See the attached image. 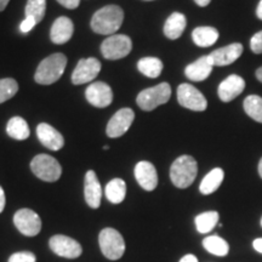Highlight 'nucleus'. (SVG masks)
<instances>
[{
  "label": "nucleus",
  "instance_id": "39",
  "mask_svg": "<svg viewBox=\"0 0 262 262\" xmlns=\"http://www.w3.org/2000/svg\"><path fill=\"white\" fill-rule=\"evenodd\" d=\"M195 4L198 6H202V8H205V6H208L210 4L211 0H194Z\"/></svg>",
  "mask_w": 262,
  "mask_h": 262
},
{
  "label": "nucleus",
  "instance_id": "32",
  "mask_svg": "<svg viewBox=\"0 0 262 262\" xmlns=\"http://www.w3.org/2000/svg\"><path fill=\"white\" fill-rule=\"evenodd\" d=\"M37 257L31 251H21V253L12 254L9 258V262H35Z\"/></svg>",
  "mask_w": 262,
  "mask_h": 262
},
{
  "label": "nucleus",
  "instance_id": "16",
  "mask_svg": "<svg viewBox=\"0 0 262 262\" xmlns=\"http://www.w3.org/2000/svg\"><path fill=\"white\" fill-rule=\"evenodd\" d=\"M243 51L244 48L241 42H233V44H229L227 47L212 51L209 55V57H210L212 64L222 67V66L232 64L233 62L237 61L242 56Z\"/></svg>",
  "mask_w": 262,
  "mask_h": 262
},
{
  "label": "nucleus",
  "instance_id": "14",
  "mask_svg": "<svg viewBox=\"0 0 262 262\" xmlns=\"http://www.w3.org/2000/svg\"><path fill=\"white\" fill-rule=\"evenodd\" d=\"M245 89V80L237 74L228 75L222 83L219 85V97L222 102L227 103L238 97Z\"/></svg>",
  "mask_w": 262,
  "mask_h": 262
},
{
  "label": "nucleus",
  "instance_id": "25",
  "mask_svg": "<svg viewBox=\"0 0 262 262\" xmlns=\"http://www.w3.org/2000/svg\"><path fill=\"white\" fill-rule=\"evenodd\" d=\"M106 196L107 199L113 204H119L125 199L126 185L122 179H113L106 186Z\"/></svg>",
  "mask_w": 262,
  "mask_h": 262
},
{
  "label": "nucleus",
  "instance_id": "41",
  "mask_svg": "<svg viewBox=\"0 0 262 262\" xmlns=\"http://www.w3.org/2000/svg\"><path fill=\"white\" fill-rule=\"evenodd\" d=\"M10 0H0V12L4 11V10L6 9V6L9 5Z\"/></svg>",
  "mask_w": 262,
  "mask_h": 262
},
{
  "label": "nucleus",
  "instance_id": "33",
  "mask_svg": "<svg viewBox=\"0 0 262 262\" xmlns=\"http://www.w3.org/2000/svg\"><path fill=\"white\" fill-rule=\"evenodd\" d=\"M250 49L254 54H262V31L257 32L256 34H254L253 38L250 39Z\"/></svg>",
  "mask_w": 262,
  "mask_h": 262
},
{
  "label": "nucleus",
  "instance_id": "15",
  "mask_svg": "<svg viewBox=\"0 0 262 262\" xmlns=\"http://www.w3.org/2000/svg\"><path fill=\"white\" fill-rule=\"evenodd\" d=\"M135 178L139 185L145 191H155L158 186V173L152 163L140 162L135 166Z\"/></svg>",
  "mask_w": 262,
  "mask_h": 262
},
{
  "label": "nucleus",
  "instance_id": "17",
  "mask_svg": "<svg viewBox=\"0 0 262 262\" xmlns=\"http://www.w3.org/2000/svg\"><path fill=\"white\" fill-rule=\"evenodd\" d=\"M37 136L42 146L51 150H60L64 145V139L58 131L47 123L39 124Z\"/></svg>",
  "mask_w": 262,
  "mask_h": 262
},
{
  "label": "nucleus",
  "instance_id": "30",
  "mask_svg": "<svg viewBox=\"0 0 262 262\" xmlns=\"http://www.w3.org/2000/svg\"><path fill=\"white\" fill-rule=\"evenodd\" d=\"M25 12L26 17H32L38 25L47 12V0H28Z\"/></svg>",
  "mask_w": 262,
  "mask_h": 262
},
{
  "label": "nucleus",
  "instance_id": "42",
  "mask_svg": "<svg viewBox=\"0 0 262 262\" xmlns=\"http://www.w3.org/2000/svg\"><path fill=\"white\" fill-rule=\"evenodd\" d=\"M256 78H257V80L258 81H261L262 83V67H260V68H257V71H256Z\"/></svg>",
  "mask_w": 262,
  "mask_h": 262
},
{
  "label": "nucleus",
  "instance_id": "19",
  "mask_svg": "<svg viewBox=\"0 0 262 262\" xmlns=\"http://www.w3.org/2000/svg\"><path fill=\"white\" fill-rule=\"evenodd\" d=\"M74 32V25L71 18L66 17V16H61L52 25L50 31V38L51 41L55 44H64L72 38Z\"/></svg>",
  "mask_w": 262,
  "mask_h": 262
},
{
  "label": "nucleus",
  "instance_id": "43",
  "mask_svg": "<svg viewBox=\"0 0 262 262\" xmlns=\"http://www.w3.org/2000/svg\"><path fill=\"white\" fill-rule=\"evenodd\" d=\"M258 175H260L262 179V158L260 159V163H258Z\"/></svg>",
  "mask_w": 262,
  "mask_h": 262
},
{
  "label": "nucleus",
  "instance_id": "31",
  "mask_svg": "<svg viewBox=\"0 0 262 262\" xmlns=\"http://www.w3.org/2000/svg\"><path fill=\"white\" fill-rule=\"evenodd\" d=\"M18 84L12 78H5L0 79V103H4L5 101L10 100L17 94Z\"/></svg>",
  "mask_w": 262,
  "mask_h": 262
},
{
  "label": "nucleus",
  "instance_id": "37",
  "mask_svg": "<svg viewBox=\"0 0 262 262\" xmlns=\"http://www.w3.org/2000/svg\"><path fill=\"white\" fill-rule=\"evenodd\" d=\"M253 247H254L255 250L257 251V253H261L262 254V238L255 239L254 243H253Z\"/></svg>",
  "mask_w": 262,
  "mask_h": 262
},
{
  "label": "nucleus",
  "instance_id": "21",
  "mask_svg": "<svg viewBox=\"0 0 262 262\" xmlns=\"http://www.w3.org/2000/svg\"><path fill=\"white\" fill-rule=\"evenodd\" d=\"M186 25H187V19L186 16L181 12H173L168 17L164 25V34L166 38L175 40L182 35L185 31Z\"/></svg>",
  "mask_w": 262,
  "mask_h": 262
},
{
  "label": "nucleus",
  "instance_id": "36",
  "mask_svg": "<svg viewBox=\"0 0 262 262\" xmlns=\"http://www.w3.org/2000/svg\"><path fill=\"white\" fill-rule=\"evenodd\" d=\"M5 193H4V189L2 188V186H0V214H2L3 210H4L5 208Z\"/></svg>",
  "mask_w": 262,
  "mask_h": 262
},
{
  "label": "nucleus",
  "instance_id": "13",
  "mask_svg": "<svg viewBox=\"0 0 262 262\" xmlns=\"http://www.w3.org/2000/svg\"><path fill=\"white\" fill-rule=\"evenodd\" d=\"M85 97L88 102L94 107L104 108L108 107L113 101V91L111 86L102 81H95L88 86L85 91Z\"/></svg>",
  "mask_w": 262,
  "mask_h": 262
},
{
  "label": "nucleus",
  "instance_id": "10",
  "mask_svg": "<svg viewBox=\"0 0 262 262\" xmlns=\"http://www.w3.org/2000/svg\"><path fill=\"white\" fill-rule=\"evenodd\" d=\"M49 247L58 256L66 258H78L83 253V248L77 241L62 234L51 237Z\"/></svg>",
  "mask_w": 262,
  "mask_h": 262
},
{
  "label": "nucleus",
  "instance_id": "8",
  "mask_svg": "<svg viewBox=\"0 0 262 262\" xmlns=\"http://www.w3.org/2000/svg\"><path fill=\"white\" fill-rule=\"evenodd\" d=\"M178 101L182 107L194 112H203L208 107V101L204 95L187 83H183L178 88Z\"/></svg>",
  "mask_w": 262,
  "mask_h": 262
},
{
  "label": "nucleus",
  "instance_id": "5",
  "mask_svg": "<svg viewBox=\"0 0 262 262\" xmlns=\"http://www.w3.org/2000/svg\"><path fill=\"white\" fill-rule=\"evenodd\" d=\"M98 243L102 254L108 260H119L125 253V242L123 235L114 228H104L98 235Z\"/></svg>",
  "mask_w": 262,
  "mask_h": 262
},
{
  "label": "nucleus",
  "instance_id": "6",
  "mask_svg": "<svg viewBox=\"0 0 262 262\" xmlns=\"http://www.w3.org/2000/svg\"><path fill=\"white\" fill-rule=\"evenodd\" d=\"M32 172L45 182H55L61 178L62 168L54 157L49 155L35 156L31 162Z\"/></svg>",
  "mask_w": 262,
  "mask_h": 262
},
{
  "label": "nucleus",
  "instance_id": "38",
  "mask_svg": "<svg viewBox=\"0 0 262 262\" xmlns=\"http://www.w3.org/2000/svg\"><path fill=\"white\" fill-rule=\"evenodd\" d=\"M180 262H198V258H196L194 255L192 254H188L186 255V256H183Z\"/></svg>",
  "mask_w": 262,
  "mask_h": 262
},
{
  "label": "nucleus",
  "instance_id": "7",
  "mask_svg": "<svg viewBox=\"0 0 262 262\" xmlns=\"http://www.w3.org/2000/svg\"><path fill=\"white\" fill-rule=\"evenodd\" d=\"M133 50V41L125 34H113L101 44V52L107 60H120Z\"/></svg>",
  "mask_w": 262,
  "mask_h": 262
},
{
  "label": "nucleus",
  "instance_id": "27",
  "mask_svg": "<svg viewBox=\"0 0 262 262\" xmlns=\"http://www.w3.org/2000/svg\"><path fill=\"white\" fill-rule=\"evenodd\" d=\"M203 247L206 251L216 256H226L229 251V245L224 238L219 235H210L203 241Z\"/></svg>",
  "mask_w": 262,
  "mask_h": 262
},
{
  "label": "nucleus",
  "instance_id": "40",
  "mask_svg": "<svg viewBox=\"0 0 262 262\" xmlns=\"http://www.w3.org/2000/svg\"><path fill=\"white\" fill-rule=\"evenodd\" d=\"M256 16L258 18L262 21V0H260V3H258L257 5V9H256Z\"/></svg>",
  "mask_w": 262,
  "mask_h": 262
},
{
  "label": "nucleus",
  "instance_id": "35",
  "mask_svg": "<svg viewBox=\"0 0 262 262\" xmlns=\"http://www.w3.org/2000/svg\"><path fill=\"white\" fill-rule=\"evenodd\" d=\"M57 2L60 3L62 6H64V8L71 9V10L77 9L80 4V0H57Z\"/></svg>",
  "mask_w": 262,
  "mask_h": 262
},
{
  "label": "nucleus",
  "instance_id": "9",
  "mask_svg": "<svg viewBox=\"0 0 262 262\" xmlns=\"http://www.w3.org/2000/svg\"><path fill=\"white\" fill-rule=\"evenodd\" d=\"M16 228L27 237H34L41 229V220L39 215L31 209H21L14 216Z\"/></svg>",
  "mask_w": 262,
  "mask_h": 262
},
{
  "label": "nucleus",
  "instance_id": "4",
  "mask_svg": "<svg viewBox=\"0 0 262 262\" xmlns=\"http://www.w3.org/2000/svg\"><path fill=\"white\" fill-rule=\"evenodd\" d=\"M171 96V88L168 83H160L153 88L142 90L137 95L136 102L142 111L150 112L157 107L165 104Z\"/></svg>",
  "mask_w": 262,
  "mask_h": 262
},
{
  "label": "nucleus",
  "instance_id": "12",
  "mask_svg": "<svg viewBox=\"0 0 262 262\" xmlns=\"http://www.w3.org/2000/svg\"><path fill=\"white\" fill-rule=\"evenodd\" d=\"M134 119H135V113H134L133 110H130V108L119 110L111 118V120L107 124V136L112 137V139L123 136L130 129Z\"/></svg>",
  "mask_w": 262,
  "mask_h": 262
},
{
  "label": "nucleus",
  "instance_id": "3",
  "mask_svg": "<svg viewBox=\"0 0 262 262\" xmlns=\"http://www.w3.org/2000/svg\"><path fill=\"white\" fill-rule=\"evenodd\" d=\"M198 173V164L191 156H181L170 168V179L178 188H187L194 182Z\"/></svg>",
  "mask_w": 262,
  "mask_h": 262
},
{
  "label": "nucleus",
  "instance_id": "44",
  "mask_svg": "<svg viewBox=\"0 0 262 262\" xmlns=\"http://www.w3.org/2000/svg\"><path fill=\"white\" fill-rule=\"evenodd\" d=\"M261 226H262V217H261Z\"/></svg>",
  "mask_w": 262,
  "mask_h": 262
},
{
  "label": "nucleus",
  "instance_id": "29",
  "mask_svg": "<svg viewBox=\"0 0 262 262\" xmlns=\"http://www.w3.org/2000/svg\"><path fill=\"white\" fill-rule=\"evenodd\" d=\"M245 113L255 122L262 124V97L257 95H249L243 102Z\"/></svg>",
  "mask_w": 262,
  "mask_h": 262
},
{
  "label": "nucleus",
  "instance_id": "24",
  "mask_svg": "<svg viewBox=\"0 0 262 262\" xmlns=\"http://www.w3.org/2000/svg\"><path fill=\"white\" fill-rule=\"evenodd\" d=\"M6 133L12 139L18 140V141H24L26 139H28L29 134V126L24 118L21 117H14L9 120L8 125H6Z\"/></svg>",
  "mask_w": 262,
  "mask_h": 262
},
{
  "label": "nucleus",
  "instance_id": "2",
  "mask_svg": "<svg viewBox=\"0 0 262 262\" xmlns=\"http://www.w3.org/2000/svg\"><path fill=\"white\" fill-rule=\"evenodd\" d=\"M67 57L61 52L52 54L44 58L38 66L37 72L34 74V79L40 85H51L57 81L63 74Z\"/></svg>",
  "mask_w": 262,
  "mask_h": 262
},
{
  "label": "nucleus",
  "instance_id": "28",
  "mask_svg": "<svg viewBox=\"0 0 262 262\" xmlns=\"http://www.w3.org/2000/svg\"><path fill=\"white\" fill-rule=\"evenodd\" d=\"M219 219H220V215L217 211H206L198 215L194 220L196 231L199 233H208V232L212 231L215 226L217 225Z\"/></svg>",
  "mask_w": 262,
  "mask_h": 262
},
{
  "label": "nucleus",
  "instance_id": "11",
  "mask_svg": "<svg viewBox=\"0 0 262 262\" xmlns=\"http://www.w3.org/2000/svg\"><path fill=\"white\" fill-rule=\"evenodd\" d=\"M101 71V62L95 57L81 58L72 74V83L81 85L93 81Z\"/></svg>",
  "mask_w": 262,
  "mask_h": 262
},
{
  "label": "nucleus",
  "instance_id": "22",
  "mask_svg": "<svg viewBox=\"0 0 262 262\" xmlns=\"http://www.w3.org/2000/svg\"><path fill=\"white\" fill-rule=\"evenodd\" d=\"M192 39L196 47L208 48L214 45L219 39V31L214 27L209 26H203V27H196L192 32Z\"/></svg>",
  "mask_w": 262,
  "mask_h": 262
},
{
  "label": "nucleus",
  "instance_id": "18",
  "mask_svg": "<svg viewBox=\"0 0 262 262\" xmlns=\"http://www.w3.org/2000/svg\"><path fill=\"white\" fill-rule=\"evenodd\" d=\"M85 201L88 205L93 209H97L101 205V198H102V188H101L100 181H98L96 172L94 170H89L85 175Z\"/></svg>",
  "mask_w": 262,
  "mask_h": 262
},
{
  "label": "nucleus",
  "instance_id": "20",
  "mask_svg": "<svg viewBox=\"0 0 262 262\" xmlns=\"http://www.w3.org/2000/svg\"><path fill=\"white\" fill-rule=\"evenodd\" d=\"M212 62L209 57V55L203 56L198 60L193 62V63L188 64L185 70L186 77L192 81H203L205 80L212 72Z\"/></svg>",
  "mask_w": 262,
  "mask_h": 262
},
{
  "label": "nucleus",
  "instance_id": "1",
  "mask_svg": "<svg viewBox=\"0 0 262 262\" xmlns=\"http://www.w3.org/2000/svg\"><path fill=\"white\" fill-rule=\"evenodd\" d=\"M124 21V11L118 5H107L97 10L91 18V29L97 34L113 35Z\"/></svg>",
  "mask_w": 262,
  "mask_h": 262
},
{
  "label": "nucleus",
  "instance_id": "23",
  "mask_svg": "<svg viewBox=\"0 0 262 262\" xmlns=\"http://www.w3.org/2000/svg\"><path fill=\"white\" fill-rule=\"evenodd\" d=\"M225 172L221 168H215L212 169L204 179L202 180L201 186H199V191L202 194H211L215 191H217L219 187L221 186L222 181H224Z\"/></svg>",
  "mask_w": 262,
  "mask_h": 262
},
{
  "label": "nucleus",
  "instance_id": "34",
  "mask_svg": "<svg viewBox=\"0 0 262 262\" xmlns=\"http://www.w3.org/2000/svg\"><path fill=\"white\" fill-rule=\"evenodd\" d=\"M35 25H37V22H35L32 17H26L24 21L21 22L19 31H21L22 33H28V32H31L33 28H34Z\"/></svg>",
  "mask_w": 262,
  "mask_h": 262
},
{
  "label": "nucleus",
  "instance_id": "26",
  "mask_svg": "<svg viewBox=\"0 0 262 262\" xmlns=\"http://www.w3.org/2000/svg\"><path fill=\"white\" fill-rule=\"evenodd\" d=\"M163 62L157 57H143L137 63V68L148 78H158L163 71Z\"/></svg>",
  "mask_w": 262,
  "mask_h": 262
}]
</instances>
